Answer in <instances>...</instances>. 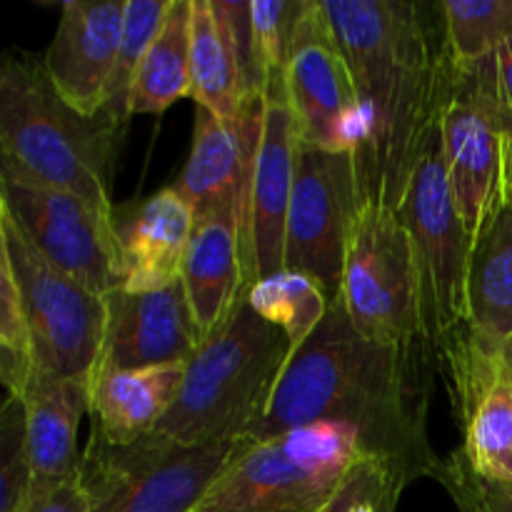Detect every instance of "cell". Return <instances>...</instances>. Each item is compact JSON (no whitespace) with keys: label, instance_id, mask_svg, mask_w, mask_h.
I'll return each instance as SVG.
<instances>
[{"label":"cell","instance_id":"8992f818","mask_svg":"<svg viewBox=\"0 0 512 512\" xmlns=\"http://www.w3.org/2000/svg\"><path fill=\"white\" fill-rule=\"evenodd\" d=\"M243 443L183 445L153 433L113 445L90 433L80 455L88 512H195Z\"/></svg>","mask_w":512,"mask_h":512},{"label":"cell","instance_id":"1f68e13d","mask_svg":"<svg viewBox=\"0 0 512 512\" xmlns=\"http://www.w3.org/2000/svg\"><path fill=\"white\" fill-rule=\"evenodd\" d=\"M405 483L393 465L363 455L323 512H395Z\"/></svg>","mask_w":512,"mask_h":512},{"label":"cell","instance_id":"3957f363","mask_svg":"<svg viewBox=\"0 0 512 512\" xmlns=\"http://www.w3.org/2000/svg\"><path fill=\"white\" fill-rule=\"evenodd\" d=\"M293 345L238 295L223 323L185 363L183 385L155 433L183 445L253 440L268 415Z\"/></svg>","mask_w":512,"mask_h":512},{"label":"cell","instance_id":"d6986e66","mask_svg":"<svg viewBox=\"0 0 512 512\" xmlns=\"http://www.w3.org/2000/svg\"><path fill=\"white\" fill-rule=\"evenodd\" d=\"M28 423V453L33 470L30 495L80 480V455L75 448L80 415L90 410L88 385L58 378L35 368L20 393Z\"/></svg>","mask_w":512,"mask_h":512},{"label":"cell","instance_id":"ac0fdd59","mask_svg":"<svg viewBox=\"0 0 512 512\" xmlns=\"http://www.w3.org/2000/svg\"><path fill=\"white\" fill-rule=\"evenodd\" d=\"M193 225V208L175 185L143 200L130 213L115 215L120 288L153 293L180 283Z\"/></svg>","mask_w":512,"mask_h":512},{"label":"cell","instance_id":"5bb4252c","mask_svg":"<svg viewBox=\"0 0 512 512\" xmlns=\"http://www.w3.org/2000/svg\"><path fill=\"white\" fill-rule=\"evenodd\" d=\"M265 95L250 98L233 118H218L210 110L198 108L195 138L175 188L193 208L195 218L213 213H235L243 223L240 260L248 228L250 188H253L255 158L263 138Z\"/></svg>","mask_w":512,"mask_h":512},{"label":"cell","instance_id":"9c48e42d","mask_svg":"<svg viewBox=\"0 0 512 512\" xmlns=\"http://www.w3.org/2000/svg\"><path fill=\"white\" fill-rule=\"evenodd\" d=\"M338 300L360 335L395 348L423 340L413 243L390 205L365 203L355 218ZM425 343V340H423Z\"/></svg>","mask_w":512,"mask_h":512},{"label":"cell","instance_id":"7c38bea8","mask_svg":"<svg viewBox=\"0 0 512 512\" xmlns=\"http://www.w3.org/2000/svg\"><path fill=\"white\" fill-rule=\"evenodd\" d=\"M285 95L298 123L300 145L353 153L360 133L358 93L320 0H305L295 25Z\"/></svg>","mask_w":512,"mask_h":512},{"label":"cell","instance_id":"83f0119b","mask_svg":"<svg viewBox=\"0 0 512 512\" xmlns=\"http://www.w3.org/2000/svg\"><path fill=\"white\" fill-rule=\"evenodd\" d=\"M168 8L170 0H128L125 5L123 38H120L118 60H115L103 108L118 123L125 125V120L130 118V93H133L135 75L168 15Z\"/></svg>","mask_w":512,"mask_h":512},{"label":"cell","instance_id":"52a82bcc","mask_svg":"<svg viewBox=\"0 0 512 512\" xmlns=\"http://www.w3.org/2000/svg\"><path fill=\"white\" fill-rule=\"evenodd\" d=\"M0 268L8 270L18 290L35 368L90 390L105 338V295L55 268L3 208Z\"/></svg>","mask_w":512,"mask_h":512},{"label":"cell","instance_id":"2e32d148","mask_svg":"<svg viewBox=\"0 0 512 512\" xmlns=\"http://www.w3.org/2000/svg\"><path fill=\"white\" fill-rule=\"evenodd\" d=\"M128 0H68L48 53L40 60L60 98L83 115L105 108L123 38Z\"/></svg>","mask_w":512,"mask_h":512},{"label":"cell","instance_id":"4fadbf2b","mask_svg":"<svg viewBox=\"0 0 512 512\" xmlns=\"http://www.w3.org/2000/svg\"><path fill=\"white\" fill-rule=\"evenodd\" d=\"M300 133L285 95V75L265 88V120L250 188L248 228L243 240L245 288L283 270L285 225L298 170Z\"/></svg>","mask_w":512,"mask_h":512},{"label":"cell","instance_id":"7a4b0ae2","mask_svg":"<svg viewBox=\"0 0 512 512\" xmlns=\"http://www.w3.org/2000/svg\"><path fill=\"white\" fill-rule=\"evenodd\" d=\"M350 65L360 105L353 150L360 203L398 208L438 125L445 60L433 50L418 3L320 0Z\"/></svg>","mask_w":512,"mask_h":512},{"label":"cell","instance_id":"d590c367","mask_svg":"<svg viewBox=\"0 0 512 512\" xmlns=\"http://www.w3.org/2000/svg\"><path fill=\"white\" fill-rule=\"evenodd\" d=\"M20 512H88V498L78 483L60 485L45 493L30 495L28 505Z\"/></svg>","mask_w":512,"mask_h":512},{"label":"cell","instance_id":"e0dca14e","mask_svg":"<svg viewBox=\"0 0 512 512\" xmlns=\"http://www.w3.org/2000/svg\"><path fill=\"white\" fill-rule=\"evenodd\" d=\"M438 128L455 205L468 233L475 238L490 210L503 198L505 135L478 100L450 83L448 70Z\"/></svg>","mask_w":512,"mask_h":512},{"label":"cell","instance_id":"9a60e30c","mask_svg":"<svg viewBox=\"0 0 512 512\" xmlns=\"http://www.w3.org/2000/svg\"><path fill=\"white\" fill-rule=\"evenodd\" d=\"M105 310L98 370L185 365L203 343L183 280L153 293L110 290L105 293Z\"/></svg>","mask_w":512,"mask_h":512},{"label":"cell","instance_id":"30bf717a","mask_svg":"<svg viewBox=\"0 0 512 512\" xmlns=\"http://www.w3.org/2000/svg\"><path fill=\"white\" fill-rule=\"evenodd\" d=\"M360 193L353 153L300 145L293 198L285 225V270H298L338 300L345 255L358 218Z\"/></svg>","mask_w":512,"mask_h":512},{"label":"cell","instance_id":"f1b7e54d","mask_svg":"<svg viewBox=\"0 0 512 512\" xmlns=\"http://www.w3.org/2000/svg\"><path fill=\"white\" fill-rule=\"evenodd\" d=\"M33 470L28 453L25 405L15 395H5L0 410V512H20L28 505Z\"/></svg>","mask_w":512,"mask_h":512},{"label":"cell","instance_id":"74e56055","mask_svg":"<svg viewBox=\"0 0 512 512\" xmlns=\"http://www.w3.org/2000/svg\"><path fill=\"white\" fill-rule=\"evenodd\" d=\"M498 368H500V373L505 375V380H508L510 388H512V335L508 340H505L503 348L498 350Z\"/></svg>","mask_w":512,"mask_h":512},{"label":"cell","instance_id":"ffe728a7","mask_svg":"<svg viewBox=\"0 0 512 512\" xmlns=\"http://www.w3.org/2000/svg\"><path fill=\"white\" fill-rule=\"evenodd\" d=\"M510 335L512 195L503 193V198L495 203L473 238L468 270V328L460 330L455 338L468 340L475 350L488 358H498V350Z\"/></svg>","mask_w":512,"mask_h":512},{"label":"cell","instance_id":"cb8c5ba5","mask_svg":"<svg viewBox=\"0 0 512 512\" xmlns=\"http://www.w3.org/2000/svg\"><path fill=\"white\" fill-rule=\"evenodd\" d=\"M190 10H193V0H170L168 15L135 75L130 115H158L168 110L175 100L193 98Z\"/></svg>","mask_w":512,"mask_h":512},{"label":"cell","instance_id":"d4e9b609","mask_svg":"<svg viewBox=\"0 0 512 512\" xmlns=\"http://www.w3.org/2000/svg\"><path fill=\"white\" fill-rule=\"evenodd\" d=\"M463 418V458L485 480L512 483V388L495 370L493 378L458 410Z\"/></svg>","mask_w":512,"mask_h":512},{"label":"cell","instance_id":"6da1fadb","mask_svg":"<svg viewBox=\"0 0 512 512\" xmlns=\"http://www.w3.org/2000/svg\"><path fill=\"white\" fill-rule=\"evenodd\" d=\"M308 425H348L365 453L405 480L438 475L425 435V393L415 348L368 340L333 300L313 335L290 355L268 415L253 440Z\"/></svg>","mask_w":512,"mask_h":512},{"label":"cell","instance_id":"f546056e","mask_svg":"<svg viewBox=\"0 0 512 512\" xmlns=\"http://www.w3.org/2000/svg\"><path fill=\"white\" fill-rule=\"evenodd\" d=\"M448 78L493 115L505 138L512 135V40L470 68H453L448 60Z\"/></svg>","mask_w":512,"mask_h":512},{"label":"cell","instance_id":"e575fe53","mask_svg":"<svg viewBox=\"0 0 512 512\" xmlns=\"http://www.w3.org/2000/svg\"><path fill=\"white\" fill-rule=\"evenodd\" d=\"M215 3H218L225 25L230 30V40H233L245 90H248V95H265L268 73L263 68L258 40H255L253 3H248V0H215Z\"/></svg>","mask_w":512,"mask_h":512},{"label":"cell","instance_id":"836d02e7","mask_svg":"<svg viewBox=\"0 0 512 512\" xmlns=\"http://www.w3.org/2000/svg\"><path fill=\"white\" fill-rule=\"evenodd\" d=\"M435 478L450 490L460 512H512V483L480 478L463 453L443 460Z\"/></svg>","mask_w":512,"mask_h":512},{"label":"cell","instance_id":"ba28073f","mask_svg":"<svg viewBox=\"0 0 512 512\" xmlns=\"http://www.w3.org/2000/svg\"><path fill=\"white\" fill-rule=\"evenodd\" d=\"M420 278L423 340L435 350L468 328V270L473 235L465 228L445 173L435 125L398 203Z\"/></svg>","mask_w":512,"mask_h":512},{"label":"cell","instance_id":"277c9868","mask_svg":"<svg viewBox=\"0 0 512 512\" xmlns=\"http://www.w3.org/2000/svg\"><path fill=\"white\" fill-rule=\"evenodd\" d=\"M123 123L100 110L70 108L38 60H5L0 70V175L65 190L113 213L110 173Z\"/></svg>","mask_w":512,"mask_h":512},{"label":"cell","instance_id":"603a6c76","mask_svg":"<svg viewBox=\"0 0 512 512\" xmlns=\"http://www.w3.org/2000/svg\"><path fill=\"white\" fill-rule=\"evenodd\" d=\"M190 78L198 108L233 118L250 98L235 58L230 30L215 0H193L190 10Z\"/></svg>","mask_w":512,"mask_h":512},{"label":"cell","instance_id":"8fae6325","mask_svg":"<svg viewBox=\"0 0 512 512\" xmlns=\"http://www.w3.org/2000/svg\"><path fill=\"white\" fill-rule=\"evenodd\" d=\"M0 208L13 215L30 243L63 273L105 295L120 280L115 213L65 190L0 175Z\"/></svg>","mask_w":512,"mask_h":512},{"label":"cell","instance_id":"5b68a950","mask_svg":"<svg viewBox=\"0 0 512 512\" xmlns=\"http://www.w3.org/2000/svg\"><path fill=\"white\" fill-rule=\"evenodd\" d=\"M363 455L348 425L245 440L195 512H323Z\"/></svg>","mask_w":512,"mask_h":512},{"label":"cell","instance_id":"484cf974","mask_svg":"<svg viewBox=\"0 0 512 512\" xmlns=\"http://www.w3.org/2000/svg\"><path fill=\"white\" fill-rule=\"evenodd\" d=\"M248 303L255 313L288 335L295 353L318 330L333 300L315 278L283 268L250 285Z\"/></svg>","mask_w":512,"mask_h":512},{"label":"cell","instance_id":"8d00e7d4","mask_svg":"<svg viewBox=\"0 0 512 512\" xmlns=\"http://www.w3.org/2000/svg\"><path fill=\"white\" fill-rule=\"evenodd\" d=\"M503 193L512 195V135L505 138L503 145Z\"/></svg>","mask_w":512,"mask_h":512},{"label":"cell","instance_id":"4316f807","mask_svg":"<svg viewBox=\"0 0 512 512\" xmlns=\"http://www.w3.org/2000/svg\"><path fill=\"white\" fill-rule=\"evenodd\" d=\"M440 10L453 68H470L512 40V0H445Z\"/></svg>","mask_w":512,"mask_h":512},{"label":"cell","instance_id":"4dcf8cb0","mask_svg":"<svg viewBox=\"0 0 512 512\" xmlns=\"http://www.w3.org/2000/svg\"><path fill=\"white\" fill-rule=\"evenodd\" d=\"M33 373V343H30L23 308H20L18 290L8 270L0 268V380H3L5 395L20 398Z\"/></svg>","mask_w":512,"mask_h":512},{"label":"cell","instance_id":"d6a6232c","mask_svg":"<svg viewBox=\"0 0 512 512\" xmlns=\"http://www.w3.org/2000/svg\"><path fill=\"white\" fill-rule=\"evenodd\" d=\"M303 8L305 0H255L253 3L255 40L268 80L285 75L290 43Z\"/></svg>","mask_w":512,"mask_h":512},{"label":"cell","instance_id":"7402d4cb","mask_svg":"<svg viewBox=\"0 0 512 512\" xmlns=\"http://www.w3.org/2000/svg\"><path fill=\"white\" fill-rule=\"evenodd\" d=\"M240 238H243V223L235 213L195 218L188 253H185L183 288L203 338H208L223 323L245 288Z\"/></svg>","mask_w":512,"mask_h":512},{"label":"cell","instance_id":"44dd1931","mask_svg":"<svg viewBox=\"0 0 512 512\" xmlns=\"http://www.w3.org/2000/svg\"><path fill=\"white\" fill-rule=\"evenodd\" d=\"M185 365L143 370H98L90 383L93 433L113 445L153 435L183 385Z\"/></svg>","mask_w":512,"mask_h":512}]
</instances>
